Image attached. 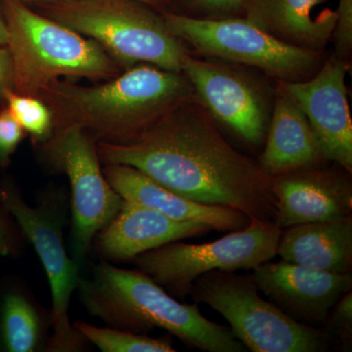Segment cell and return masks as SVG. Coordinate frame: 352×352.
Returning <instances> with one entry per match:
<instances>
[{
	"label": "cell",
	"mask_w": 352,
	"mask_h": 352,
	"mask_svg": "<svg viewBox=\"0 0 352 352\" xmlns=\"http://www.w3.org/2000/svg\"><path fill=\"white\" fill-rule=\"evenodd\" d=\"M97 152L104 163L132 166L197 203L274 221L270 176L236 151L201 113L166 116L126 142L102 141Z\"/></svg>",
	"instance_id": "obj_1"
},
{
	"label": "cell",
	"mask_w": 352,
	"mask_h": 352,
	"mask_svg": "<svg viewBox=\"0 0 352 352\" xmlns=\"http://www.w3.org/2000/svg\"><path fill=\"white\" fill-rule=\"evenodd\" d=\"M76 291L88 314L110 327L141 335L164 329L204 351H247L230 328L206 318L198 303L178 302L142 271L103 261L90 279L80 277Z\"/></svg>",
	"instance_id": "obj_2"
},
{
	"label": "cell",
	"mask_w": 352,
	"mask_h": 352,
	"mask_svg": "<svg viewBox=\"0 0 352 352\" xmlns=\"http://www.w3.org/2000/svg\"><path fill=\"white\" fill-rule=\"evenodd\" d=\"M46 88L69 118V124L94 129L107 142H126L184 96L175 72L136 67L112 82L95 87L53 82Z\"/></svg>",
	"instance_id": "obj_3"
},
{
	"label": "cell",
	"mask_w": 352,
	"mask_h": 352,
	"mask_svg": "<svg viewBox=\"0 0 352 352\" xmlns=\"http://www.w3.org/2000/svg\"><path fill=\"white\" fill-rule=\"evenodd\" d=\"M7 44L12 82L32 94L60 76L108 78L116 68L100 44L55 20L44 18L20 0H6Z\"/></svg>",
	"instance_id": "obj_4"
},
{
	"label": "cell",
	"mask_w": 352,
	"mask_h": 352,
	"mask_svg": "<svg viewBox=\"0 0 352 352\" xmlns=\"http://www.w3.org/2000/svg\"><path fill=\"white\" fill-rule=\"evenodd\" d=\"M189 295L221 314L252 352H322L336 342L324 329L294 320L263 300L252 274L210 271L194 282Z\"/></svg>",
	"instance_id": "obj_5"
},
{
	"label": "cell",
	"mask_w": 352,
	"mask_h": 352,
	"mask_svg": "<svg viewBox=\"0 0 352 352\" xmlns=\"http://www.w3.org/2000/svg\"><path fill=\"white\" fill-rule=\"evenodd\" d=\"M283 229L251 219L249 226L204 244L173 242L143 252L132 263L171 296L184 300L201 275L214 270H256L277 256Z\"/></svg>",
	"instance_id": "obj_6"
},
{
	"label": "cell",
	"mask_w": 352,
	"mask_h": 352,
	"mask_svg": "<svg viewBox=\"0 0 352 352\" xmlns=\"http://www.w3.org/2000/svg\"><path fill=\"white\" fill-rule=\"evenodd\" d=\"M55 21L89 36L124 63L145 62L179 73L186 53L164 21L122 0H69L53 7Z\"/></svg>",
	"instance_id": "obj_7"
},
{
	"label": "cell",
	"mask_w": 352,
	"mask_h": 352,
	"mask_svg": "<svg viewBox=\"0 0 352 352\" xmlns=\"http://www.w3.org/2000/svg\"><path fill=\"white\" fill-rule=\"evenodd\" d=\"M0 204L12 217L23 236L38 254L52 295L53 333L48 342L51 352L80 351L87 342L69 322L72 295L80 282V264L67 254L63 240L66 207L60 198H46L32 207L10 188H0Z\"/></svg>",
	"instance_id": "obj_8"
},
{
	"label": "cell",
	"mask_w": 352,
	"mask_h": 352,
	"mask_svg": "<svg viewBox=\"0 0 352 352\" xmlns=\"http://www.w3.org/2000/svg\"><path fill=\"white\" fill-rule=\"evenodd\" d=\"M175 38L199 52L233 60L286 80L311 73L319 64L316 50L285 43L248 19H196L170 14L164 20Z\"/></svg>",
	"instance_id": "obj_9"
},
{
	"label": "cell",
	"mask_w": 352,
	"mask_h": 352,
	"mask_svg": "<svg viewBox=\"0 0 352 352\" xmlns=\"http://www.w3.org/2000/svg\"><path fill=\"white\" fill-rule=\"evenodd\" d=\"M51 161L68 176L71 186L72 258L80 264L95 236L115 217L124 199L109 184L97 146L85 129L68 124L50 141Z\"/></svg>",
	"instance_id": "obj_10"
},
{
	"label": "cell",
	"mask_w": 352,
	"mask_h": 352,
	"mask_svg": "<svg viewBox=\"0 0 352 352\" xmlns=\"http://www.w3.org/2000/svg\"><path fill=\"white\" fill-rule=\"evenodd\" d=\"M346 72L342 60H329L311 80L282 85L307 116L324 159L351 173L352 122Z\"/></svg>",
	"instance_id": "obj_11"
},
{
	"label": "cell",
	"mask_w": 352,
	"mask_h": 352,
	"mask_svg": "<svg viewBox=\"0 0 352 352\" xmlns=\"http://www.w3.org/2000/svg\"><path fill=\"white\" fill-rule=\"evenodd\" d=\"M252 275L259 292L284 314L318 328L352 289V272H328L284 261L261 264Z\"/></svg>",
	"instance_id": "obj_12"
},
{
	"label": "cell",
	"mask_w": 352,
	"mask_h": 352,
	"mask_svg": "<svg viewBox=\"0 0 352 352\" xmlns=\"http://www.w3.org/2000/svg\"><path fill=\"white\" fill-rule=\"evenodd\" d=\"M351 175L316 164L272 176L271 186L276 198L275 224L285 229L351 217Z\"/></svg>",
	"instance_id": "obj_13"
},
{
	"label": "cell",
	"mask_w": 352,
	"mask_h": 352,
	"mask_svg": "<svg viewBox=\"0 0 352 352\" xmlns=\"http://www.w3.org/2000/svg\"><path fill=\"white\" fill-rule=\"evenodd\" d=\"M182 71L215 118L251 144L265 136L266 113L261 97L237 74L185 54Z\"/></svg>",
	"instance_id": "obj_14"
},
{
	"label": "cell",
	"mask_w": 352,
	"mask_h": 352,
	"mask_svg": "<svg viewBox=\"0 0 352 352\" xmlns=\"http://www.w3.org/2000/svg\"><path fill=\"white\" fill-rule=\"evenodd\" d=\"M212 230L207 224L170 219L152 208L124 200L119 212L95 236L92 245L107 261H132L150 250Z\"/></svg>",
	"instance_id": "obj_15"
},
{
	"label": "cell",
	"mask_w": 352,
	"mask_h": 352,
	"mask_svg": "<svg viewBox=\"0 0 352 352\" xmlns=\"http://www.w3.org/2000/svg\"><path fill=\"white\" fill-rule=\"evenodd\" d=\"M103 173L124 201L152 208L170 219L200 222L219 232L240 230L251 221V217L240 210L205 205L178 195L132 166L107 164Z\"/></svg>",
	"instance_id": "obj_16"
},
{
	"label": "cell",
	"mask_w": 352,
	"mask_h": 352,
	"mask_svg": "<svg viewBox=\"0 0 352 352\" xmlns=\"http://www.w3.org/2000/svg\"><path fill=\"white\" fill-rule=\"evenodd\" d=\"M259 166L276 176L326 161L307 116L282 85Z\"/></svg>",
	"instance_id": "obj_17"
},
{
	"label": "cell",
	"mask_w": 352,
	"mask_h": 352,
	"mask_svg": "<svg viewBox=\"0 0 352 352\" xmlns=\"http://www.w3.org/2000/svg\"><path fill=\"white\" fill-rule=\"evenodd\" d=\"M277 254L282 261L312 270L352 272V215L283 229Z\"/></svg>",
	"instance_id": "obj_18"
},
{
	"label": "cell",
	"mask_w": 352,
	"mask_h": 352,
	"mask_svg": "<svg viewBox=\"0 0 352 352\" xmlns=\"http://www.w3.org/2000/svg\"><path fill=\"white\" fill-rule=\"evenodd\" d=\"M326 0H247V18L285 43L307 50L323 47L332 36L337 11L314 16Z\"/></svg>",
	"instance_id": "obj_19"
},
{
	"label": "cell",
	"mask_w": 352,
	"mask_h": 352,
	"mask_svg": "<svg viewBox=\"0 0 352 352\" xmlns=\"http://www.w3.org/2000/svg\"><path fill=\"white\" fill-rule=\"evenodd\" d=\"M43 323L38 308L20 293H9L1 307L0 335L8 352L38 351L43 342Z\"/></svg>",
	"instance_id": "obj_20"
},
{
	"label": "cell",
	"mask_w": 352,
	"mask_h": 352,
	"mask_svg": "<svg viewBox=\"0 0 352 352\" xmlns=\"http://www.w3.org/2000/svg\"><path fill=\"white\" fill-rule=\"evenodd\" d=\"M87 342L103 352H175L170 337L151 338L112 327L99 328L85 322L74 324Z\"/></svg>",
	"instance_id": "obj_21"
},
{
	"label": "cell",
	"mask_w": 352,
	"mask_h": 352,
	"mask_svg": "<svg viewBox=\"0 0 352 352\" xmlns=\"http://www.w3.org/2000/svg\"><path fill=\"white\" fill-rule=\"evenodd\" d=\"M2 95L8 104V110L24 131L36 139H43L48 135L52 119L43 103L29 95L14 92L9 88L4 89Z\"/></svg>",
	"instance_id": "obj_22"
},
{
	"label": "cell",
	"mask_w": 352,
	"mask_h": 352,
	"mask_svg": "<svg viewBox=\"0 0 352 352\" xmlns=\"http://www.w3.org/2000/svg\"><path fill=\"white\" fill-rule=\"evenodd\" d=\"M325 323L326 331L344 351L352 344V293L347 292L338 300Z\"/></svg>",
	"instance_id": "obj_23"
},
{
	"label": "cell",
	"mask_w": 352,
	"mask_h": 352,
	"mask_svg": "<svg viewBox=\"0 0 352 352\" xmlns=\"http://www.w3.org/2000/svg\"><path fill=\"white\" fill-rule=\"evenodd\" d=\"M23 127L8 109L0 112V164L6 166L23 138Z\"/></svg>",
	"instance_id": "obj_24"
},
{
	"label": "cell",
	"mask_w": 352,
	"mask_h": 352,
	"mask_svg": "<svg viewBox=\"0 0 352 352\" xmlns=\"http://www.w3.org/2000/svg\"><path fill=\"white\" fill-rule=\"evenodd\" d=\"M332 36L340 58L349 56L352 47V0H340Z\"/></svg>",
	"instance_id": "obj_25"
},
{
	"label": "cell",
	"mask_w": 352,
	"mask_h": 352,
	"mask_svg": "<svg viewBox=\"0 0 352 352\" xmlns=\"http://www.w3.org/2000/svg\"><path fill=\"white\" fill-rule=\"evenodd\" d=\"M13 219L0 204V256H8L18 247V232L13 226Z\"/></svg>",
	"instance_id": "obj_26"
},
{
	"label": "cell",
	"mask_w": 352,
	"mask_h": 352,
	"mask_svg": "<svg viewBox=\"0 0 352 352\" xmlns=\"http://www.w3.org/2000/svg\"><path fill=\"white\" fill-rule=\"evenodd\" d=\"M197 6L214 12H230L244 6L247 0H192Z\"/></svg>",
	"instance_id": "obj_27"
},
{
	"label": "cell",
	"mask_w": 352,
	"mask_h": 352,
	"mask_svg": "<svg viewBox=\"0 0 352 352\" xmlns=\"http://www.w3.org/2000/svg\"><path fill=\"white\" fill-rule=\"evenodd\" d=\"M12 80V66L8 50H0V92L6 89L7 83Z\"/></svg>",
	"instance_id": "obj_28"
},
{
	"label": "cell",
	"mask_w": 352,
	"mask_h": 352,
	"mask_svg": "<svg viewBox=\"0 0 352 352\" xmlns=\"http://www.w3.org/2000/svg\"><path fill=\"white\" fill-rule=\"evenodd\" d=\"M7 38H8V34H7L6 20L0 15V45L7 44Z\"/></svg>",
	"instance_id": "obj_29"
},
{
	"label": "cell",
	"mask_w": 352,
	"mask_h": 352,
	"mask_svg": "<svg viewBox=\"0 0 352 352\" xmlns=\"http://www.w3.org/2000/svg\"><path fill=\"white\" fill-rule=\"evenodd\" d=\"M141 1L154 2L157 1V0H141Z\"/></svg>",
	"instance_id": "obj_30"
}]
</instances>
